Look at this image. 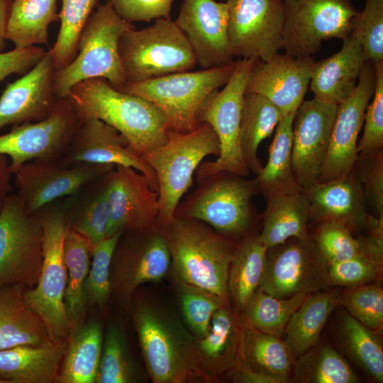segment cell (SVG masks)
Here are the masks:
<instances>
[{"label":"cell","instance_id":"obj_1","mask_svg":"<svg viewBox=\"0 0 383 383\" xmlns=\"http://www.w3.org/2000/svg\"><path fill=\"white\" fill-rule=\"evenodd\" d=\"M143 360L155 383L209 382L201 366L195 338L174 310L148 299L129 307Z\"/></svg>","mask_w":383,"mask_h":383},{"label":"cell","instance_id":"obj_2","mask_svg":"<svg viewBox=\"0 0 383 383\" xmlns=\"http://www.w3.org/2000/svg\"><path fill=\"white\" fill-rule=\"evenodd\" d=\"M67 98L79 122L96 118L109 124L126 138L140 157L165 143L169 137L167 120L155 105L142 97L119 91L103 78L74 84Z\"/></svg>","mask_w":383,"mask_h":383},{"label":"cell","instance_id":"obj_3","mask_svg":"<svg viewBox=\"0 0 383 383\" xmlns=\"http://www.w3.org/2000/svg\"><path fill=\"white\" fill-rule=\"evenodd\" d=\"M162 226L174 278L228 301V270L237 242L193 218L174 216Z\"/></svg>","mask_w":383,"mask_h":383},{"label":"cell","instance_id":"obj_4","mask_svg":"<svg viewBox=\"0 0 383 383\" xmlns=\"http://www.w3.org/2000/svg\"><path fill=\"white\" fill-rule=\"evenodd\" d=\"M197 183L196 189L180 201L174 216L202 221L235 242L253 233L252 198L260 193L256 178L220 172Z\"/></svg>","mask_w":383,"mask_h":383},{"label":"cell","instance_id":"obj_5","mask_svg":"<svg viewBox=\"0 0 383 383\" xmlns=\"http://www.w3.org/2000/svg\"><path fill=\"white\" fill-rule=\"evenodd\" d=\"M135 28L119 16L107 1L93 11L79 35L77 54L67 66L55 70L54 89L57 97H67L76 84L103 78L119 89L126 83L118 41L126 31Z\"/></svg>","mask_w":383,"mask_h":383},{"label":"cell","instance_id":"obj_6","mask_svg":"<svg viewBox=\"0 0 383 383\" xmlns=\"http://www.w3.org/2000/svg\"><path fill=\"white\" fill-rule=\"evenodd\" d=\"M218 137L207 123L183 133L170 132L165 143L149 150L142 159L155 172L159 194L158 221L170 223L183 196L193 184V176L208 155L218 156Z\"/></svg>","mask_w":383,"mask_h":383},{"label":"cell","instance_id":"obj_7","mask_svg":"<svg viewBox=\"0 0 383 383\" xmlns=\"http://www.w3.org/2000/svg\"><path fill=\"white\" fill-rule=\"evenodd\" d=\"M235 61L196 72L169 74L154 79L125 83L118 89L142 97L166 117L170 132L183 133L196 128L198 111L206 98L230 79Z\"/></svg>","mask_w":383,"mask_h":383},{"label":"cell","instance_id":"obj_8","mask_svg":"<svg viewBox=\"0 0 383 383\" xmlns=\"http://www.w3.org/2000/svg\"><path fill=\"white\" fill-rule=\"evenodd\" d=\"M118 51L126 83L189 71L196 65L189 42L171 18L126 31L119 38Z\"/></svg>","mask_w":383,"mask_h":383},{"label":"cell","instance_id":"obj_9","mask_svg":"<svg viewBox=\"0 0 383 383\" xmlns=\"http://www.w3.org/2000/svg\"><path fill=\"white\" fill-rule=\"evenodd\" d=\"M43 229V259L35 286L26 288L28 306L43 320L53 341L67 340L70 323L65 304L67 271L63 244L70 228L67 214L61 210L38 212Z\"/></svg>","mask_w":383,"mask_h":383},{"label":"cell","instance_id":"obj_10","mask_svg":"<svg viewBox=\"0 0 383 383\" xmlns=\"http://www.w3.org/2000/svg\"><path fill=\"white\" fill-rule=\"evenodd\" d=\"M255 60L243 58L236 61L224 87L213 91L198 111L199 123L210 125L216 133L220 153L215 160L202 162L199 165L195 172L196 182L220 172L245 177L250 173L240 145V123L248 74Z\"/></svg>","mask_w":383,"mask_h":383},{"label":"cell","instance_id":"obj_11","mask_svg":"<svg viewBox=\"0 0 383 383\" xmlns=\"http://www.w3.org/2000/svg\"><path fill=\"white\" fill-rule=\"evenodd\" d=\"M170 266V252L158 220L147 227L123 231L111 263V296L129 308L139 286L161 281Z\"/></svg>","mask_w":383,"mask_h":383},{"label":"cell","instance_id":"obj_12","mask_svg":"<svg viewBox=\"0 0 383 383\" xmlns=\"http://www.w3.org/2000/svg\"><path fill=\"white\" fill-rule=\"evenodd\" d=\"M43 229L38 213H30L10 194L0 213V287L33 288L43 265Z\"/></svg>","mask_w":383,"mask_h":383},{"label":"cell","instance_id":"obj_13","mask_svg":"<svg viewBox=\"0 0 383 383\" xmlns=\"http://www.w3.org/2000/svg\"><path fill=\"white\" fill-rule=\"evenodd\" d=\"M282 48L292 57H309L324 40L348 38L359 11L351 0H282Z\"/></svg>","mask_w":383,"mask_h":383},{"label":"cell","instance_id":"obj_14","mask_svg":"<svg viewBox=\"0 0 383 383\" xmlns=\"http://www.w3.org/2000/svg\"><path fill=\"white\" fill-rule=\"evenodd\" d=\"M328 262L315 242L292 238L267 248L260 288L278 299L332 288Z\"/></svg>","mask_w":383,"mask_h":383},{"label":"cell","instance_id":"obj_15","mask_svg":"<svg viewBox=\"0 0 383 383\" xmlns=\"http://www.w3.org/2000/svg\"><path fill=\"white\" fill-rule=\"evenodd\" d=\"M78 116L67 97L60 98L45 118L13 126L0 135V155L10 158L11 174L32 160H60L78 127Z\"/></svg>","mask_w":383,"mask_h":383},{"label":"cell","instance_id":"obj_16","mask_svg":"<svg viewBox=\"0 0 383 383\" xmlns=\"http://www.w3.org/2000/svg\"><path fill=\"white\" fill-rule=\"evenodd\" d=\"M228 39L234 57L269 60L282 45V0H227Z\"/></svg>","mask_w":383,"mask_h":383},{"label":"cell","instance_id":"obj_17","mask_svg":"<svg viewBox=\"0 0 383 383\" xmlns=\"http://www.w3.org/2000/svg\"><path fill=\"white\" fill-rule=\"evenodd\" d=\"M112 165L81 164L65 167L60 160H32L12 175L16 194L30 213H38L52 201L76 193L112 171Z\"/></svg>","mask_w":383,"mask_h":383},{"label":"cell","instance_id":"obj_18","mask_svg":"<svg viewBox=\"0 0 383 383\" xmlns=\"http://www.w3.org/2000/svg\"><path fill=\"white\" fill-rule=\"evenodd\" d=\"M374 64L366 61L351 94L337 106L328 148L318 182L346 177L358 156L357 143L366 108L375 89Z\"/></svg>","mask_w":383,"mask_h":383},{"label":"cell","instance_id":"obj_19","mask_svg":"<svg viewBox=\"0 0 383 383\" xmlns=\"http://www.w3.org/2000/svg\"><path fill=\"white\" fill-rule=\"evenodd\" d=\"M337 106L313 98L303 101L296 111L292 164L296 181L303 190L320 179Z\"/></svg>","mask_w":383,"mask_h":383},{"label":"cell","instance_id":"obj_20","mask_svg":"<svg viewBox=\"0 0 383 383\" xmlns=\"http://www.w3.org/2000/svg\"><path fill=\"white\" fill-rule=\"evenodd\" d=\"M60 162L65 167L88 164L132 167L148 179L155 191L158 190L157 179L153 169L133 150L122 134L96 118L79 122Z\"/></svg>","mask_w":383,"mask_h":383},{"label":"cell","instance_id":"obj_21","mask_svg":"<svg viewBox=\"0 0 383 383\" xmlns=\"http://www.w3.org/2000/svg\"><path fill=\"white\" fill-rule=\"evenodd\" d=\"M226 2L183 0L174 21L187 37L196 64L209 69L233 62L228 39Z\"/></svg>","mask_w":383,"mask_h":383},{"label":"cell","instance_id":"obj_22","mask_svg":"<svg viewBox=\"0 0 383 383\" xmlns=\"http://www.w3.org/2000/svg\"><path fill=\"white\" fill-rule=\"evenodd\" d=\"M314 62L311 56L292 57L278 52L267 61L255 59L245 93L262 95L286 116L296 111L303 102Z\"/></svg>","mask_w":383,"mask_h":383},{"label":"cell","instance_id":"obj_23","mask_svg":"<svg viewBox=\"0 0 383 383\" xmlns=\"http://www.w3.org/2000/svg\"><path fill=\"white\" fill-rule=\"evenodd\" d=\"M55 71L48 50L32 69L6 86L0 96V131L50 114L60 99L54 89Z\"/></svg>","mask_w":383,"mask_h":383},{"label":"cell","instance_id":"obj_24","mask_svg":"<svg viewBox=\"0 0 383 383\" xmlns=\"http://www.w3.org/2000/svg\"><path fill=\"white\" fill-rule=\"evenodd\" d=\"M111 218L106 238L147 227L157 220L159 194L148 179L134 168L116 165L109 173Z\"/></svg>","mask_w":383,"mask_h":383},{"label":"cell","instance_id":"obj_25","mask_svg":"<svg viewBox=\"0 0 383 383\" xmlns=\"http://www.w3.org/2000/svg\"><path fill=\"white\" fill-rule=\"evenodd\" d=\"M304 192L314 223L334 222L360 235L383 220L369 213L354 170L345 178L317 182Z\"/></svg>","mask_w":383,"mask_h":383},{"label":"cell","instance_id":"obj_26","mask_svg":"<svg viewBox=\"0 0 383 383\" xmlns=\"http://www.w3.org/2000/svg\"><path fill=\"white\" fill-rule=\"evenodd\" d=\"M367 58L360 44L353 37L343 40L340 50L314 62L310 89L315 99L338 105L355 89Z\"/></svg>","mask_w":383,"mask_h":383},{"label":"cell","instance_id":"obj_27","mask_svg":"<svg viewBox=\"0 0 383 383\" xmlns=\"http://www.w3.org/2000/svg\"><path fill=\"white\" fill-rule=\"evenodd\" d=\"M243 323L226 304L213 314L208 333L195 338L198 358L204 372L213 380L229 372L242 360Z\"/></svg>","mask_w":383,"mask_h":383},{"label":"cell","instance_id":"obj_28","mask_svg":"<svg viewBox=\"0 0 383 383\" xmlns=\"http://www.w3.org/2000/svg\"><path fill=\"white\" fill-rule=\"evenodd\" d=\"M67 340L0 350V379L6 383L58 382Z\"/></svg>","mask_w":383,"mask_h":383},{"label":"cell","instance_id":"obj_29","mask_svg":"<svg viewBox=\"0 0 383 383\" xmlns=\"http://www.w3.org/2000/svg\"><path fill=\"white\" fill-rule=\"evenodd\" d=\"M382 331L367 327L345 309L331 331L335 348L374 383L383 382Z\"/></svg>","mask_w":383,"mask_h":383},{"label":"cell","instance_id":"obj_30","mask_svg":"<svg viewBox=\"0 0 383 383\" xmlns=\"http://www.w3.org/2000/svg\"><path fill=\"white\" fill-rule=\"evenodd\" d=\"M26 288L19 284L0 287V350L52 340L43 320L26 304Z\"/></svg>","mask_w":383,"mask_h":383},{"label":"cell","instance_id":"obj_31","mask_svg":"<svg viewBox=\"0 0 383 383\" xmlns=\"http://www.w3.org/2000/svg\"><path fill=\"white\" fill-rule=\"evenodd\" d=\"M262 213L261 242L270 248L292 238L309 237V204L304 190L266 198Z\"/></svg>","mask_w":383,"mask_h":383},{"label":"cell","instance_id":"obj_32","mask_svg":"<svg viewBox=\"0 0 383 383\" xmlns=\"http://www.w3.org/2000/svg\"><path fill=\"white\" fill-rule=\"evenodd\" d=\"M103 333L101 323L94 319L70 329L58 383H96Z\"/></svg>","mask_w":383,"mask_h":383},{"label":"cell","instance_id":"obj_33","mask_svg":"<svg viewBox=\"0 0 383 383\" xmlns=\"http://www.w3.org/2000/svg\"><path fill=\"white\" fill-rule=\"evenodd\" d=\"M242 323V362L277 383L295 382L296 362L286 341Z\"/></svg>","mask_w":383,"mask_h":383},{"label":"cell","instance_id":"obj_34","mask_svg":"<svg viewBox=\"0 0 383 383\" xmlns=\"http://www.w3.org/2000/svg\"><path fill=\"white\" fill-rule=\"evenodd\" d=\"M340 290L310 293L292 315L285 339L295 359L313 347L333 311L340 306Z\"/></svg>","mask_w":383,"mask_h":383},{"label":"cell","instance_id":"obj_35","mask_svg":"<svg viewBox=\"0 0 383 383\" xmlns=\"http://www.w3.org/2000/svg\"><path fill=\"white\" fill-rule=\"evenodd\" d=\"M267 250L258 234L254 233L236 243L228 270V289L229 297L241 312L252 294L260 287Z\"/></svg>","mask_w":383,"mask_h":383},{"label":"cell","instance_id":"obj_36","mask_svg":"<svg viewBox=\"0 0 383 383\" xmlns=\"http://www.w3.org/2000/svg\"><path fill=\"white\" fill-rule=\"evenodd\" d=\"M282 117L278 108L266 97L245 93L240 115V145L248 169L256 175L262 167L257 157L258 147L271 135Z\"/></svg>","mask_w":383,"mask_h":383},{"label":"cell","instance_id":"obj_37","mask_svg":"<svg viewBox=\"0 0 383 383\" xmlns=\"http://www.w3.org/2000/svg\"><path fill=\"white\" fill-rule=\"evenodd\" d=\"M296 114L292 112L276 127L269 148V157L257 174L259 191L265 198L277 194L301 191L294 175L292 164V126Z\"/></svg>","mask_w":383,"mask_h":383},{"label":"cell","instance_id":"obj_38","mask_svg":"<svg viewBox=\"0 0 383 383\" xmlns=\"http://www.w3.org/2000/svg\"><path fill=\"white\" fill-rule=\"evenodd\" d=\"M57 0H13L6 40L16 48L48 45L49 27L59 20Z\"/></svg>","mask_w":383,"mask_h":383},{"label":"cell","instance_id":"obj_39","mask_svg":"<svg viewBox=\"0 0 383 383\" xmlns=\"http://www.w3.org/2000/svg\"><path fill=\"white\" fill-rule=\"evenodd\" d=\"M383 221L370 229L363 249L354 257L328 265L331 284L343 288L382 279Z\"/></svg>","mask_w":383,"mask_h":383},{"label":"cell","instance_id":"obj_40","mask_svg":"<svg viewBox=\"0 0 383 383\" xmlns=\"http://www.w3.org/2000/svg\"><path fill=\"white\" fill-rule=\"evenodd\" d=\"M63 252L67 271L64 299L71 329L83 322L87 304L84 284L91 265V249L84 237L69 228Z\"/></svg>","mask_w":383,"mask_h":383},{"label":"cell","instance_id":"obj_41","mask_svg":"<svg viewBox=\"0 0 383 383\" xmlns=\"http://www.w3.org/2000/svg\"><path fill=\"white\" fill-rule=\"evenodd\" d=\"M299 383H356L359 379L345 357L332 344L319 341L296 359Z\"/></svg>","mask_w":383,"mask_h":383},{"label":"cell","instance_id":"obj_42","mask_svg":"<svg viewBox=\"0 0 383 383\" xmlns=\"http://www.w3.org/2000/svg\"><path fill=\"white\" fill-rule=\"evenodd\" d=\"M309 294L302 292L278 299L259 287L248 301L240 318L257 331L282 338L292 315Z\"/></svg>","mask_w":383,"mask_h":383},{"label":"cell","instance_id":"obj_43","mask_svg":"<svg viewBox=\"0 0 383 383\" xmlns=\"http://www.w3.org/2000/svg\"><path fill=\"white\" fill-rule=\"evenodd\" d=\"M138 377V369L129 351L126 333L121 325L111 322L103 338L96 383H131Z\"/></svg>","mask_w":383,"mask_h":383},{"label":"cell","instance_id":"obj_44","mask_svg":"<svg viewBox=\"0 0 383 383\" xmlns=\"http://www.w3.org/2000/svg\"><path fill=\"white\" fill-rule=\"evenodd\" d=\"M96 2L97 0H62L57 38L49 49L55 70L67 66L74 59L79 35Z\"/></svg>","mask_w":383,"mask_h":383},{"label":"cell","instance_id":"obj_45","mask_svg":"<svg viewBox=\"0 0 383 383\" xmlns=\"http://www.w3.org/2000/svg\"><path fill=\"white\" fill-rule=\"evenodd\" d=\"M184 322L195 338L209 331L211 317L228 301L175 278Z\"/></svg>","mask_w":383,"mask_h":383},{"label":"cell","instance_id":"obj_46","mask_svg":"<svg viewBox=\"0 0 383 383\" xmlns=\"http://www.w3.org/2000/svg\"><path fill=\"white\" fill-rule=\"evenodd\" d=\"M109 172L100 178L96 192L84 203L74 220L68 219L70 228L87 239L91 251L106 238L111 218L108 196Z\"/></svg>","mask_w":383,"mask_h":383},{"label":"cell","instance_id":"obj_47","mask_svg":"<svg viewBox=\"0 0 383 383\" xmlns=\"http://www.w3.org/2000/svg\"><path fill=\"white\" fill-rule=\"evenodd\" d=\"M122 233L105 238L91 251L93 259L84 282V292L87 304L96 306L101 311L106 309L111 296V263Z\"/></svg>","mask_w":383,"mask_h":383},{"label":"cell","instance_id":"obj_48","mask_svg":"<svg viewBox=\"0 0 383 383\" xmlns=\"http://www.w3.org/2000/svg\"><path fill=\"white\" fill-rule=\"evenodd\" d=\"M311 238L328 264L342 262L357 255L365 247L368 231L355 235L345 226L334 222L315 223Z\"/></svg>","mask_w":383,"mask_h":383},{"label":"cell","instance_id":"obj_49","mask_svg":"<svg viewBox=\"0 0 383 383\" xmlns=\"http://www.w3.org/2000/svg\"><path fill=\"white\" fill-rule=\"evenodd\" d=\"M340 303L358 321L374 330H383V289L382 280L343 288Z\"/></svg>","mask_w":383,"mask_h":383},{"label":"cell","instance_id":"obj_50","mask_svg":"<svg viewBox=\"0 0 383 383\" xmlns=\"http://www.w3.org/2000/svg\"><path fill=\"white\" fill-rule=\"evenodd\" d=\"M350 36L362 46L367 60L383 62V0H366L354 18Z\"/></svg>","mask_w":383,"mask_h":383},{"label":"cell","instance_id":"obj_51","mask_svg":"<svg viewBox=\"0 0 383 383\" xmlns=\"http://www.w3.org/2000/svg\"><path fill=\"white\" fill-rule=\"evenodd\" d=\"M375 89L364 116L363 134L357 143L358 156L374 155L383 151V62L373 63Z\"/></svg>","mask_w":383,"mask_h":383},{"label":"cell","instance_id":"obj_52","mask_svg":"<svg viewBox=\"0 0 383 383\" xmlns=\"http://www.w3.org/2000/svg\"><path fill=\"white\" fill-rule=\"evenodd\" d=\"M353 170L369 213L376 218H383V151L357 156Z\"/></svg>","mask_w":383,"mask_h":383},{"label":"cell","instance_id":"obj_53","mask_svg":"<svg viewBox=\"0 0 383 383\" xmlns=\"http://www.w3.org/2000/svg\"><path fill=\"white\" fill-rule=\"evenodd\" d=\"M116 13L125 21L150 22L153 19H170L174 0H107Z\"/></svg>","mask_w":383,"mask_h":383},{"label":"cell","instance_id":"obj_54","mask_svg":"<svg viewBox=\"0 0 383 383\" xmlns=\"http://www.w3.org/2000/svg\"><path fill=\"white\" fill-rule=\"evenodd\" d=\"M45 50L36 46L0 52V82L11 74H23L43 57Z\"/></svg>","mask_w":383,"mask_h":383},{"label":"cell","instance_id":"obj_55","mask_svg":"<svg viewBox=\"0 0 383 383\" xmlns=\"http://www.w3.org/2000/svg\"><path fill=\"white\" fill-rule=\"evenodd\" d=\"M228 374L233 382L238 383H277L274 378L252 370L242 360Z\"/></svg>","mask_w":383,"mask_h":383},{"label":"cell","instance_id":"obj_56","mask_svg":"<svg viewBox=\"0 0 383 383\" xmlns=\"http://www.w3.org/2000/svg\"><path fill=\"white\" fill-rule=\"evenodd\" d=\"M9 165L7 157L0 155V213L11 191L12 174L9 171Z\"/></svg>","mask_w":383,"mask_h":383},{"label":"cell","instance_id":"obj_57","mask_svg":"<svg viewBox=\"0 0 383 383\" xmlns=\"http://www.w3.org/2000/svg\"><path fill=\"white\" fill-rule=\"evenodd\" d=\"M13 0H0V52L6 47V30Z\"/></svg>","mask_w":383,"mask_h":383},{"label":"cell","instance_id":"obj_58","mask_svg":"<svg viewBox=\"0 0 383 383\" xmlns=\"http://www.w3.org/2000/svg\"><path fill=\"white\" fill-rule=\"evenodd\" d=\"M0 383H6L4 380L0 379Z\"/></svg>","mask_w":383,"mask_h":383}]
</instances>
